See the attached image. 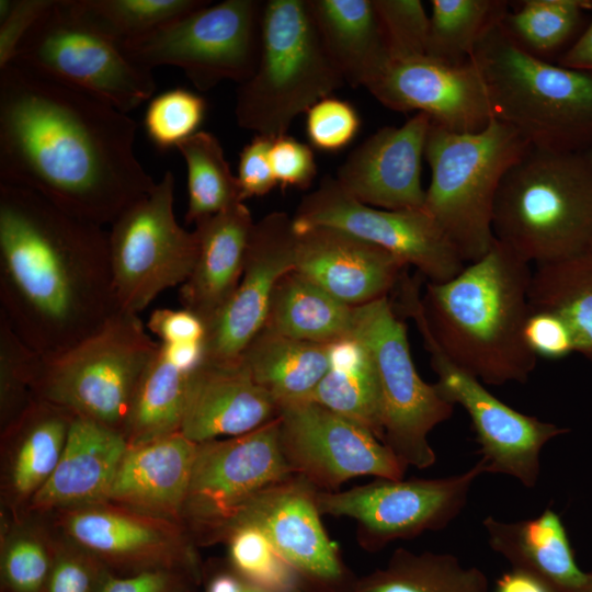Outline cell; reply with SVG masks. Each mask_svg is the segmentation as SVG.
Listing matches in <instances>:
<instances>
[{"label":"cell","mask_w":592,"mask_h":592,"mask_svg":"<svg viewBox=\"0 0 592 592\" xmlns=\"http://www.w3.org/2000/svg\"><path fill=\"white\" fill-rule=\"evenodd\" d=\"M137 123L76 89L11 62L0 69V184L112 225L157 182L134 151Z\"/></svg>","instance_id":"6da1fadb"},{"label":"cell","mask_w":592,"mask_h":592,"mask_svg":"<svg viewBox=\"0 0 592 592\" xmlns=\"http://www.w3.org/2000/svg\"><path fill=\"white\" fill-rule=\"evenodd\" d=\"M117 311L102 226L0 184V315L43 358L99 331Z\"/></svg>","instance_id":"7a4b0ae2"},{"label":"cell","mask_w":592,"mask_h":592,"mask_svg":"<svg viewBox=\"0 0 592 592\" xmlns=\"http://www.w3.org/2000/svg\"><path fill=\"white\" fill-rule=\"evenodd\" d=\"M531 278L530 263L496 239L453 278L426 284L422 306L432 335L486 385L525 384L536 367L524 338Z\"/></svg>","instance_id":"3957f363"},{"label":"cell","mask_w":592,"mask_h":592,"mask_svg":"<svg viewBox=\"0 0 592 592\" xmlns=\"http://www.w3.org/2000/svg\"><path fill=\"white\" fill-rule=\"evenodd\" d=\"M498 241L535 265L592 244V151L531 147L503 177L493 207Z\"/></svg>","instance_id":"277c9868"},{"label":"cell","mask_w":592,"mask_h":592,"mask_svg":"<svg viewBox=\"0 0 592 592\" xmlns=\"http://www.w3.org/2000/svg\"><path fill=\"white\" fill-rule=\"evenodd\" d=\"M501 20L471 57L485 78L494 117L516 129L531 147L592 151V72L528 53Z\"/></svg>","instance_id":"5b68a950"},{"label":"cell","mask_w":592,"mask_h":592,"mask_svg":"<svg viewBox=\"0 0 592 592\" xmlns=\"http://www.w3.org/2000/svg\"><path fill=\"white\" fill-rule=\"evenodd\" d=\"M530 148L516 129L497 118L471 134L453 133L431 122L424 151L431 183L423 208L466 264L494 243L492 218L500 183Z\"/></svg>","instance_id":"8992f818"},{"label":"cell","mask_w":592,"mask_h":592,"mask_svg":"<svg viewBox=\"0 0 592 592\" xmlns=\"http://www.w3.org/2000/svg\"><path fill=\"white\" fill-rule=\"evenodd\" d=\"M343 83L318 34L308 0L266 1L258 64L237 90L236 119L257 135H286L298 115Z\"/></svg>","instance_id":"52a82bcc"},{"label":"cell","mask_w":592,"mask_h":592,"mask_svg":"<svg viewBox=\"0 0 592 592\" xmlns=\"http://www.w3.org/2000/svg\"><path fill=\"white\" fill-rule=\"evenodd\" d=\"M146 329L139 315L119 310L66 352L39 356L34 397L124 433L140 378L159 346Z\"/></svg>","instance_id":"ba28073f"},{"label":"cell","mask_w":592,"mask_h":592,"mask_svg":"<svg viewBox=\"0 0 592 592\" xmlns=\"http://www.w3.org/2000/svg\"><path fill=\"white\" fill-rule=\"evenodd\" d=\"M351 334L363 343L375 371L383 443L406 467L432 466L436 456L429 433L451 418L454 406L418 374L407 327L388 296L353 308Z\"/></svg>","instance_id":"9c48e42d"},{"label":"cell","mask_w":592,"mask_h":592,"mask_svg":"<svg viewBox=\"0 0 592 592\" xmlns=\"http://www.w3.org/2000/svg\"><path fill=\"white\" fill-rule=\"evenodd\" d=\"M209 3L119 48L151 71L158 66L181 68L200 91L224 80L240 84L258 64L263 4L255 0Z\"/></svg>","instance_id":"30bf717a"},{"label":"cell","mask_w":592,"mask_h":592,"mask_svg":"<svg viewBox=\"0 0 592 592\" xmlns=\"http://www.w3.org/2000/svg\"><path fill=\"white\" fill-rule=\"evenodd\" d=\"M12 62L126 114L150 101L157 89L151 70L81 21L67 0H56L38 19Z\"/></svg>","instance_id":"8fae6325"},{"label":"cell","mask_w":592,"mask_h":592,"mask_svg":"<svg viewBox=\"0 0 592 592\" xmlns=\"http://www.w3.org/2000/svg\"><path fill=\"white\" fill-rule=\"evenodd\" d=\"M174 175L155 187L111 225L109 251L118 308L139 315L159 294L189 277L197 255L196 232L174 214Z\"/></svg>","instance_id":"7c38bea8"},{"label":"cell","mask_w":592,"mask_h":592,"mask_svg":"<svg viewBox=\"0 0 592 592\" xmlns=\"http://www.w3.org/2000/svg\"><path fill=\"white\" fill-rule=\"evenodd\" d=\"M481 474L479 459L469 470L445 478H377L344 491L317 490L316 502L321 515L354 520L358 544L377 553L394 540L445 528L465 508Z\"/></svg>","instance_id":"4fadbf2b"},{"label":"cell","mask_w":592,"mask_h":592,"mask_svg":"<svg viewBox=\"0 0 592 592\" xmlns=\"http://www.w3.org/2000/svg\"><path fill=\"white\" fill-rule=\"evenodd\" d=\"M317 490L294 475L260 490L207 530L219 538L229 528L253 526L297 572L303 592H349L356 577L322 525Z\"/></svg>","instance_id":"5bb4252c"},{"label":"cell","mask_w":592,"mask_h":592,"mask_svg":"<svg viewBox=\"0 0 592 592\" xmlns=\"http://www.w3.org/2000/svg\"><path fill=\"white\" fill-rule=\"evenodd\" d=\"M293 219L296 230L331 227L373 243L414 266L429 282H446L467 265L423 207L390 210L368 206L344 192L332 177L323 178L304 196Z\"/></svg>","instance_id":"9a60e30c"},{"label":"cell","mask_w":592,"mask_h":592,"mask_svg":"<svg viewBox=\"0 0 592 592\" xmlns=\"http://www.w3.org/2000/svg\"><path fill=\"white\" fill-rule=\"evenodd\" d=\"M277 406L283 454L293 474L318 490L361 476L402 479L407 467L366 428L308 399Z\"/></svg>","instance_id":"2e32d148"},{"label":"cell","mask_w":592,"mask_h":592,"mask_svg":"<svg viewBox=\"0 0 592 592\" xmlns=\"http://www.w3.org/2000/svg\"><path fill=\"white\" fill-rule=\"evenodd\" d=\"M422 340L437 376L436 390L453 406L463 407L470 418L485 473L509 475L527 488L535 487L540 451L569 429L509 407L481 380L453 362L433 335L425 334Z\"/></svg>","instance_id":"e0dca14e"},{"label":"cell","mask_w":592,"mask_h":592,"mask_svg":"<svg viewBox=\"0 0 592 592\" xmlns=\"http://www.w3.org/2000/svg\"><path fill=\"white\" fill-rule=\"evenodd\" d=\"M293 476L277 417L242 435L197 443L183 515L207 530L260 490Z\"/></svg>","instance_id":"ac0fdd59"},{"label":"cell","mask_w":592,"mask_h":592,"mask_svg":"<svg viewBox=\"0 0 592 592\" xmlns=\"http://www.w3.org/2000/svg\"><path fill=\"white\" fill-rule=\"evenodd\" d=\"M296 243L294 219L286 213H270L254 223L240 282L206 326L204 361L238 360L263 329L278 281L295 269Z\"/></svg>","instance_id":"d6986e66"},{"label":"cell","mask_w":592,"mask_h":592,"mask_svg":"<svg viewBox=\"0 0 592 592\" xmlns=\"http://www.w3.org/2000/svg\"><path fill=\"white\" fill-rule=\"evenodd\" d=\"M367 90L384 106L424 113L453 133H478L496 118L485 78L473 59L462 65L425 55L391 60Z\"/></svg>","instance_id":"ffe728a7"},{"label":"cell","mask_w":592,"mask_h":592,"mask_svg":"<svg viewBox=\"0 0 592 592\" xmlns=\"http://www.w3.org/2000/svg\"><path fill=\"white\" fill-rule=\"evenodd\" d=\"M64 527L78 547L126 576L174 569L198 574L196 562L169 520L105 502L69 509Z\"/></svg>","instance_id":"44dd1931"},{"label":"cell","mask_w":592,"mask_h":592,"mask_svg":"<svg viewBox=\"0 0 592 592\" xmlns=\"http://www.w3.org/2000/svg\"><path fill=\"white\" fill-rule=\"evenodd\" d=\"M431 118L415 113L401 126H386L356 147L335 180L344 192L376 208H422V158Z\"/></svg>","instance_id":"7402d4cb"},{"label":"cell","mask_w":592,"mask_h":592,"mask_svg":"<svg viewBox=\"0 0 592 592\" xmlns=\"http://www.w3.org/2000/svg\"><path fill=\"white\" fill-rule=\"evenodd\" d=\"M296 232L294 270L349 306L388 296L406 272L391 253L340 229L314 226Z\"/></svg>","instance_id":"603a6c76"},{"label":"cell","mask_w":592,"mask_h":592,"mask_svg":"<svg viewBox=\"0 0 592 592\" xmlns=\"http://www.w3.org/2000/svg\"><path fill=\"white\" fill-rule=\"evenodd\" d=\"M278 414L275 399L238 358L206 362L194 373L180 432L194 443L251 432Z\"/></svg>","instance_id":"cb8c5ba5"},{"label":"cell","mask_w":592,"mask_h":592,"mask_svg":"<svg viewBox=\"0 0 592 592\" xmlns=\"http://www.w3.org/2000/svg\"><path fill=\"white\" fill-rule=\"evenodd\" d=\"M196 446L181 432L128 445L107 501L169 521L183 515Z\"/></svg>","instance_id":"d4e9b609"},{"label":"cell","mask_w":592,"mask_h":592,"mask_svg":"<svg viewBox=\"0 0 592 592\" xmlns=\"http://www.w3.org/2000/svg\"><path fill=\"white\" fill-rule=\"evenodd\" d=\"M127 448L124 433L75 415L60 460L32 505L69 510L106 502Z\"/></svg>","instance_id":"484cf974"},{"label":"cell","mask_w":592,"mask_h":592,"mask_svg":"<svg viewBox=\"0 0 592 592\" xmlns=\"http://www.w3.org/2000/svg\"><path fill=\"white\" fill-rule=\"evenodd\" d=\"M253 225L243 202L195 223L197 255L191 274L180 286V300L205 327L240 282Z\"/></svg>","instance_id":"4316f807"},{"label":"cell","mask_w":592,"mask_h":592,"mask_svg":"<svg viewBox=\"0 0 592 592\" xmlns=\"http://www.w3.org/2000/svg\"><path fill=\"white\" fill-rule=\"evenodd\" d=\"M482 525L491 549L548 592H588L592 587V571L577 566L565 526L554 510L517 522L488 516Z\"/></svg>","instance_id":"83f0119b"},{"label":"cell","mask_w":592,"mask_h":592,"mask_svg":"<svg viewBox=\"0 0 592 592\" xmlns=\"http://www.w3.org/2000/svg\"><path fill=\"white\" fill-rule=\"evenodd\" d=\"M318 34L345 83L366 89L390 62L373 0H308Z\"/></svg>","instance_id":"f1b7e54d"},{"label":"cell","mask_w":592,"mask_h":592,"mask_svg":"<svg viewBox=\"0 0 592 592\" xmlns=\"http://www.w3.org/2000/svg\"><path fill=\"white\" fill-rule=\"evenodd\" d=\"M328 346L262 329L239 360L278 405L308 399L329 371Z\"/></svg>","instance_id":"f546056e"},{"label":"cell","mask_w":592,"mask_h":592,"mask_svg":"<svg viewBox=\"0 0 592 592\" xmlns=\"http://www.w3.org/2000/svg\"><path fill=\"white\" fill-rule=\"evenodd\" d=\"M353 308L292 270L281 277L273 292L263 329L329 344L351 333Z\"/></svg>","instance_id":"4dcf8cb0"},{"label":"cell","mask_w":592,"mask_h":592,"mask_svg":"<svg viewBox=\"0 0 592 592\" xmlns=\"http://www.w3.org/2000/svg\"><path fill=\"white\" fill-rule=\"evenodd\" d=\"M75 414L34 397L23 414L8 429L13 456L10 488L19 498L32 499L56 469Z\"/></svg>","instance_id":"1f68e13d"},{"label":"cell","mask_w":592,"mask_h":592,"mask_svg":"<svg viewBox=\"0 0 592 592\" xmlns=\"http://www.w3.org/2000/svg\"><path fill=\"white\" fill-rule=\"evenodd\" d=\"M531 311L560 317L576 353L592 362V244L569 258L536 265L530 285Z\"/></svg>","instance_id":"d6a6232c"},{"label":"cell","mask_w":592,"mask_h":592,"mask_svg":"<svg viewBox=\"0 0 592 592\" xmlns=\"http://www.w3.org/2000/svg\"><path fill=\"white\" fill-rule=\"evenodd\" d=\"M196 369L175 363L159 342L133 400L124 431L128 445L180 432Z\"/></svg>","instance_id":"836d02e7"},{"label":"cell","mask_w":592,"mask_h":592,"mask_svg":"<svg viewBox=\"0 0 592 592\" xmlns=\"http://www.w3.org/2000/svg\"><path fill=\"white\" fill-rule=\"evenodd\" d=\"M349 592H489L486 574L451 554L397 548L388 562L356 578Z\"/></svg>","instance_id":"e575fe53"},{"label":"cell","mask_w":592,"mask_h":592,"mask_svg":"<svg viewBox=\"0 0 592 592\" xmlns=\"http://www.w3.org/2000/svg\"><path fill=\"white\" fill-rule=\"evenodd\" d=\"M187 173L185 221L198 220L243 202L237 175H234L218 138L200 130L177 146Z\"/></svg>","instance_id":"d590c367"},{"label":"cell","mask_w":592,"mask_h":592,"mask_svg":"<svg viewBox=\"0 0 592 592\" xmlns=\"http://www.w3.org/2000/svg\"><path fill=\"white\" fill-rule=\"evenodd\" d=\"M508 7L498 0H432L425 56L449 65L469 61Z\"/></svg>","instance_id":"8d00e7d4"},{"label":"cell","mask_w":592,"mask_h":592,"mask_svg":"<svg viewBox=\"0 0 592 592\" xmlns=\"http://www.w3.org/2000/svg\"><path fill=\"white\" fill-rule=\"evenodd\" d=\"M71 11L118 46L141 37L209 1L201 0H67Z\"/></svg>","instance_id":"74e56055"},{"label":"cell","mask_w":592,"mask_h":592,"mask_svg":"<svg viewBox=\"0 0 592 592\" xmlns=\"http://www.w3.org/2000/svg\"><path fill=\"white\" fill-rule=\"evenodd\" d=\"M589 9V0H525L501 24L521 47L545 59L569 42Z\"/></svg>","instance_id":"f35d334b"},{"label":"cell","mask_w":592,"mask_h":592,"mask_svg":"<svg viewBox=\"0 0 592 592\" xmlns=\"http://www.w3.org/2000/svg\"><path fill=\"white\" fill-rule=\"evenodd\" d=\"M308 400L366 428L383 440L379 390L368 352L355 365L329 368Z\"/></svg>","instance_id":"ab89813d"},{"label":"cell","mask_w":592,"mask_h":592,"mask_svg":"<svg viewBox=\"0 0 592 592\" xmlns=\"http://www.w3.org/2000/svg\"><path fill=\"white\" fill-rule=\"evenodd\" d=\"M219 538L227 543L230 569L244 580L272 592H303L297 572L258 528L232 527Z\"/></svg>","instance_id":"60d3db41"},{"label":"cell","mask_w":592,"mask_h":592,"mask_svg":"<svg viewBox=\"0 0 592 592\" xmlns=\"http://www.w3.org/2000/svg\"><path fill=\"white\" fill-rule=\"evenodd\" d=\"M205 99L191 90L175 88L153 96L144 115V128L160 151L177 148L196 134L205 119Z\"/></svg>","instance_id":"b9f144b4"},{"label":"cell","mask_w":592,"mask_h":592,"mask_svg":"<svg viewBox=\"0 0 592 592\" xmlns=\"http://www.w3.org/2000/svg\"><path fill=\"white\" fill-rule=\"evenodd\" d=\"M38 357L0 315V399L4 430L34 400L32 384Z\"/></svg>","instance_id":"7bdbcfd3"},{"label":"cell","mask_w":592,"mask_h":592,"mask_svg":"<svg viewBox=\"0 0 592 592\" xmlns=\"http://www.w3.org/2000/svg\"><path fill=\"white\" fill-rule=\"evenodd\" d=\"M391 60L424 56L429 16L419 0H373Z\"/></svg>","instance_id":"ee69618b"},{"label":"cell","mask_w":592,"mask_h":592,"mask_svg":"<svg viewBox=\"0 0 592 592\" xmlns=\"http://www.w3.org/2000/svg\"><path fill=\"white\" fill-rule=\"evenodd\" d=\"M55 551L36 535L18 533L4 545L1 581L5 592H45Z\"/></svg>","instance_id":"f6af8a7d"},{"label":"cell","mask_w":592,"mask_h":592,"mask_svg":"<svg viewBox=\"0 0 592 592\" xmlns=\"http://www.w3.org/2000/svg\"><path fill=\"white\" fill-rule=\"evenodd\" d=\"M361 127L354 106L328 96L306 112V135L310 145L321 151L335 152L353 141Z\"/></svg>","instance_id":"bcb514c9"},{"label":"cell","mask_w":592,"mask_h":592,"mask_svg":"<svg viewBox=\"0 0 592 592\" xmlns=\"http://www.w3.org/2000/svg\"><path fill=\"white\" fill-rule=\"evenodd\" d=\"M112 573L95 556L75 545L55 551L45 592H101Z\"/></svg>","instance_id":"7dc6e473"},{"label":"cell","mask_w":592,"mask_h":592,"mask_svg":"<svg viewBox=\"0 0 592 592\" xmlns=\"http://www.w3.org/2000/svg\"><path fill=\"white\" fill-rule=\"evenodd\" d=\"M270 160L276 183L282 187L305 190L310 186L317 174L311 148L287 134L273 138Z\"/></svg>","instance_id":"c3c4849f"},{"label":"cell","mask_w":592,"mask_h":592,"mask_svg":"<svg viewBox=\"0 0 592 592\" xmlns=\"http://www.w3.org/2000/svg\"><path fill=\"white\" fill-rule=\"evenodd\" d=\"M55 1H0V69L13 61L23 38Z\"/></svg>","instance_id":"681fc988"},{"label":"cell","mask_w":592,"mask_h":592,"mask_svg":"<svg viewBox=\"0 0 592 592\" xmlns=\"http://www.w3.org/2000/svg\"><path fill=\"white\" fill-rule=\"evenodd\" d=\"M524 338L537 357L560 360L576 353L570 328L560 317L550 312L531 311Z\"/></svg>","instance_id":"f907efd6"},{"label":"cell","mask_w":592,"mask_h":592,"mask_svg":"<svg viewBox=\"0 0 592 592\" xmlns=\"http://www.w3.org/2000/svg\"><path fill=\"white\" fill-rule=\"evenodd\" d=\"M272 141L271 137L255 135L239 153L237 179L243 201L263 196L277 184L270 160Z\"/></svg>","instance_id":"816d5d0a"},{"label":"cell","mask_w":592,"mask_h":592,"mask_svg":"<svg viewBox=\"0 0 592 592\" xmlns=\"http://www.w3.org/2000/svg\"><path fill=\"white\" fill-rule=\"evenodd\" d=\"M198 574L174 569L146 570L130 576L110 573L101 592H191Z\"/></svg>","instance_id":"f5cc1de1"},{"label":"cell","mask_w":592,"mask_h":592,"mask_svg":"<svg viewBox=\"0 0 592 592\" xmlns=\"http://www.w3.org/2000/svg\"><path fill=\"white\" fill-rule=\"evenodd\" d=\"M146 328L164 344L203 343L206 332L202 319L185 308H157Z\"/></svg>","instance_id":"db71d44e"},{"label":"cell","mask_w":592,"mask_h":592,"mask_svg":"<svg viewBox=\"0 0 592 592\" xmlns=\"http://www.w3.org/2000/svg\"><path fill=\"white\" fill-rule=\"evenodd\" d=\"M558 65L592 72V21L558 59Z\"/></svg>","instance_id":"11a10c76"},{"label":"cell","mask_w":592,"mask_h":592,"mask_svg":"<svg viewBox=\"0 0 592 592\" xmlns=\"http://www.w3.org/2000/svg\"><path fill=\"white\" fill-rule=\"evenodd\" d=\"M205 592H272L250 583L231 569L214 574L207 582Z\"/></svg>","instance_id":"9f6ffc18"},{"label":"cell","mask_w":592,"mask_h":592,"mask_svg":"<svg viewBox=\"0 0 592 592\" xmlns=\"http://www.w3.org/2000/svg\"><path fill=\"white\" fill-rule=\"evenodd\" d=\"M496 592H548V590L528 574L512 569L497 580Z\"/></svg>","instance_id":"6f0895ef"},{"label":"cell","mask_w":592,"mask_h":592,"mask_svg":"<svg viewBox=\"0 0 592 592\" xmlns=\"http://www.w3.org/2000/svg\"><path fill=\"white\" fill-rule=\"evenodd\" d=\"M588 592H592V587H591V588L589 589V591H588Z\"/></svg>","instance_id":"680465c9"}]
</instances>
